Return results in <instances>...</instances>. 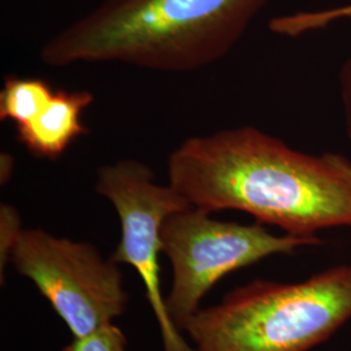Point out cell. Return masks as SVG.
Here are the masks:
<instances>
[{
    "instance_id": "2",
    "label": "cell",
    "mask_w": 351,
    "mask_h": 351,
    "mask_svg": "<svg viewBox=\"0 0 351 351\" xmlns=\"http://www.w3.org/2000/svg\"><path fill=\"white\" fill-rule=\"evenodd\" d=\"M269 0H104L40 50L46 65L191 72L223 59Z\"/></svg>"
},
{
    "instance_id": "1",
    "label": "cell",
    "mask_w": 351,
    "mask_h": 351,
    "mask_svg": "<svg viewBox=\"0 0 351 351\" xmlns=\"http://www.w3.org/2000/svg\"><path fill=\"white\" fill-rule=\"evenodd\" d=\"M168 184L213 213L236 210L287 234L351 228V160L310 155L242 126L185 139L168 156Z\"/></svg>"
},
{
    "instance_id": "6",
    "label": "cell",
    "mask_w": 351,
    "mask_h": 351,
    "mask_svg": "<svg viewBox=\"0 0 351 351\" xmlns=\"http://www.w3.org/2000/svg\"><path fill=\"white\" fill-rule=\"evenodd\" d=\"M95 191L112 203L121 226L120 242L111 259L137 271L159 326L163 351H197L168 315L159 264L165 219L191 204L169 184L159 185L150 167L136 159H121L101 167Z\"/></svg>"
},
{
    "instance_id": "5",
    "label": "cell",
    "mask_w": 351,
    "mask_h": 351,
    "mask_svg": "<svg viewBox=\"0 0 351 351\" xmlns=\"http://www.w3.org/2000/svg\"><path fill=\"white\" fill-rule=\"evenodd\" d=\"M11 264L50 302L73 339L113 324L126 311L121 264L104 258L90 242L58 237L40 228L24 229Z\"/></svg>"
},
{
    "instance_id": "10",
    "label": "cell",
    "mask_w": 351,
    "mask_h": 351,
    "mask_svg": "<svg viewBox=\"0 0 351 351\" xmlns=\"http://www.w3.org/2000/svg\"><path fill=\"white\" fill-rule=\"evenodd\" d=\"M24 228L19 211L8 203L0 204V281L4 285V272L11 263L13 249Z\"/></svg>"
},
{
    "instance_id": "4",
    "label": "cell",
    "mask_w": 351,
    "mask_h": 351,
    "mask_svg": "<svg viewBox=\"0 0 351 351\" xmlns=\"http://www.w3.org/2000/svg\"><path fill=\"white\" fill-rule=\"evenodd\" d=\"M160 239L162 254L172 267L165 306L181 333L201 310L203 298L226 275L274 255H289L323 243L317 236H276L258 221L239 224L216 220L193 206L165 219Z\"/></svg>"
},
{
    "instance_id": "7",
    "label": "cell",
    "mask_w": 351,
    "mask_h": 351,
    "mask_svg": "<svg viewBox=\"0 0 351 351\" xmlns=\"http://www.w3.org/2000/svg\"><path fill=\"white\" fill-rule=\"evenodd\" d=\"M93 101L94 95L88 90H55L30 123L16 128L17 141L36 158H60L75 139L88 133L81 119Z\"/></svg>"
},
{
    "instance_id": "3",
    "label": "cell",
    "mask_w": 351,
    "mask_h": 351,
    "mask_svg": "<svg viewBox=\"0 0 351 351\" xmlns=\"http://www.w3.org/2000/svg\"><path fill=\"white\" fill-rule=\"evenodd\" d=\"M351 322V264L297 282L254 280L201 308L184 335L197 351H311Z\"/></svg>"
},
{
    "instance_id": "8",
    "label": "cell",
    "mask_w": 351,
    "mask_h": 351,
    "mask_svg": "<svg viewBox=\"0 0 351 351\" xmlns=\"http://www.w3.org/2000/svg\"><path fill=\"white\" fill-rule=\"evenodd\" d=\"M55 90L38 77H4L0 91V120L12 121L16 128L30 123L49 103Z\"/></svg>"
},
{
    "instance_id": "12",
    "label": "cell",
    "mask_w": 351,
    "mask_h": 351,
    "mask_svg": "<svg viewBox=\"0 0 351 351\" xmlns=\"http://www.w3.org/2000/svg\"><path fill=\"white\" fill-rule=\"evenodd\" d=\"M339 91H341V101L343 108V119H345V129L346 134L351 141V56L342 64L339 71Z\"/></svg>"
},
{
    "instance_id": "9",
    "label": "cell",
    "mask_w": 351,
    "mask_h": 351,
    "mask_svg": "<svg viewBox=\"0 0 351 351\" xmlns=\"http://www.w3.org/2000/svg\"><path fill=\"white\" fill-rule=\"evenodd\" d=\"M343 19H351V4L314 12H297L278 16L269 21V30L284 37H301L306 33L324 29Z\"/></svg>"
},
{
    "instance_id": "13",
    "label": "cell",
    "mask_w": 351,
    "mask_h": 351,
    "mask_svg": "<svg viewBox=\"0 0 351 351\" xmlns=\"http://www.w3.org/2000/svg\"><path fill=\"white\" fill-rule=\"evenodd\" d=\"M14 168V160L10 154H1V160H0V182L1 185L7 184L11 178Z\"/></svg>"
},
{
    "instance_id": "11",
    "label": "cell",
    "mask_w": 351,
    "mask_h": 351,
    "mask_svg": "<svg viewBox=\"0 0 351 351\" xmlns=\"http://www.w3.org/2000/svg\"><path fill=\"white\" fill-rule=\"evenodd\" d=\"M124 332L114 324L101 328V330L84 339H73L63 351H126Z\"/></svg>"
}]
</instances>
